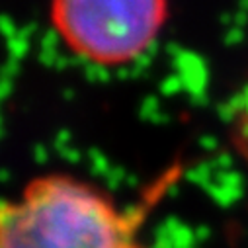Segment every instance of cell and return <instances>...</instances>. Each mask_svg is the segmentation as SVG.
Listing matches in <instances>:
<instances>
[{
  "label": "cell",
  "mask_w": 248,
  "mask_h": 248,
  "mask_svg": "<svg viewBox=\"0 0 248 248\" xmlns=\"http://www.w3.org/2000/svg\"><path fill=\"white\" fill-rule=\"evenodd\" d=\"M231 141L236 155L248 166V84L238 94L231 115Z\"/></svg>",
  "instance_id": "3"
},
{
  "label": "cell",
  "mask_w": 248,
  "mask_h": 248,
  "mask_svg": "<svg viewBox=\"0 0 248 248\" xmlns=\"http://www.w3.org/2000/svg\"><path fill=\"white\" fill-rule=\"evenodd\" d=\"M49 16L75 55L117 67L153 45L166 22L168 0H51Z\"/></svg>",
  "instance_id": "2"
},
{
  "label": "cell",
  "mask_w": 248,
  "mask_h": 248,
  "mask_svg": "<svg viewBox=\"0 0 248 248\" xmlns=\"http://www.w3.org/2000/svg\"><path fill=\"white\" fill-rule=\"evenodd\" d=\"M180 178L168 168L131 207H121L98 186L71 174L31 178L0 209V248H149L143 223Z\"/></svg>",
  "instance_id": "1"
}]
</instances>
